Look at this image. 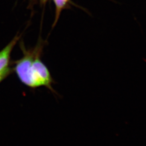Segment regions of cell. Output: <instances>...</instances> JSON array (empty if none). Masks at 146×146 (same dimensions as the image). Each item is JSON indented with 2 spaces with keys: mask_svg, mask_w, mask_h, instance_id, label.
Wrapping results in <instances>:
<instances>
[{
  "mask_svg": "<svg viewBox=\"0 0 146 146\" xmlns=\"http://www.w3.org/2000/svg\"><path fill=\"white\" fill-rule=\"evenodd\" d=\"M43 2H46L47 1V0H42Z\"/></svg>",
  "mask_w": 146,
  "mask_h": 146,
  "instance_id": "6",
  "label": "cell"
},
{
  "mask_svg": "<svg viewBox=\"0 0 146 146\" xmlns=\"http://www.w3.org/2000/svg\"><path fill=\"white\" fill-rule=\"evenodd\" d=\"M12 72V70L9 67H7L3 70H1L0 72V83L5 79L9 75L11 74Z\"/></svg>",
  "mask_w": 146,
  "mask_h": 146,
  "instance_id": "5",
  "label": "cell"
},
{
  "mask_svg": "<svg viewBox=\"0 0 146 146\" xmlns=\"http://www.w3.org/2000/svg\"><path fill=\"white\" fill-rule=\"evenodd\" d=\"M32 70L37 87L45 86L53 91L52 78L46 66L36 56L32 63Z\"/></svg>",
  "mask_w": 146,
  "mask_h": 146,
  "instance_id": "2",
  "label": "cell"
},
{
  "mask_svg": "<svg viewBox=\"0 0 146 146\" xmlns=\"http://www.w3.org/2000/svg\"><path fill=\"white\" fill-rule=\"evenodd\" d=\"M19 39V37H14V38L0 52V72L8 67L10 61L11 50Z\"/></svg>",
  "mask_w": 146,
  "mask_h": 146,
  "instance_id": "3",
  "label": "cell"
},
{
  "mask_svg": "<svg viewBox=\"0 0 146 146\" xmlns=\"http://www.w3.org/2000/svg\"><path fill=\"white\" fill-rule=\"evenodd\" d=\"M70 0H54L56 5V18L55 24L58 21L61 11L67 6L68 3L70 2Z\"/></svg>",
  "mask_w": 146,
  "mask_h": 146,
  "instance_id": "4",
  "label": "cell"
},
{
  "mask_svg": "<svg viewBox=\"0 0 146 146\" xmlns=\"http://www.w3.org/2000/svg\"><path fill=\"white\" fill-rule=\"evenodd\" d=\"M36 56L33 52H28L16 64V73L19 78L23 84L31 88L37 87L32 70V63Z\"/></svg>",
  "mask_w": 146,
  "mask_h": 146,
  "instance_id": "1",
  "label": "cell"
}]
</instances>
